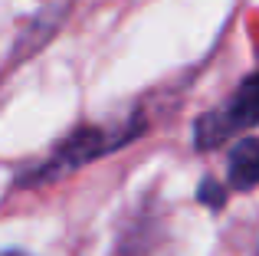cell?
Returning <instances> with one entry per match:
<instances>
[{
	"mask_svg": "<svg viewBox=\"0 0 259 256\" xmlns=\"http://www.w3.org/2000/svg\"><path fill=\"white\" fill-rule=\"evenodd\" d=\"M0 256H23V253H0Z\"/></svg>",
	"mask_w": 259,
	"mask_h": 256,
	"instance_id": "5b68a950",
	"label": "cell"
},
{
	"mask_svg": "<svg viewBox=\"0 0 259 256\" xmlns=\"http://www.w3.org/2000/svg\"><path fill=\"white\" fill-rule=\"evenodd\" d=\"M230 187L236 191H249V187L259 184V138H246L230 151Z\"/></svg>",
	"mask_w": 259,
	"mask_h": 256,
	"instance_id": "3957f363",
	"label": "cell"
},
{
	"mask_svg": "<svg viewBox=\"0 0 259 256\" xmlns=\"http://www.w3.org/2000/svg\"><path fill=\"white\" fill-rule=\"evenodd\" d=\"M253 125H259V72L243 79L240 89L227 99V105L197 118L194 138H197V148H217L230 135L243 132V128H253Z\"/></svg>",
	"mask_w": 259,
	"mask_h": 256,
	"instance_id": "6da1fadb",
	"label": "cell"
},
{
	"mask_svg": "<svg viewBox=\"0 0 259 256\" xmlns=\"http://www.w3.org/2000/svg\"><path fill=\"white\" fill-rule=\"evenodd\" d=\"M200 200L210 207H223V200H227V191H223L217 181H203L200 184Z\"/></svg>",
	"mask_w": 259,
	"mask_h": 256,
	"instance_id": "277c9868",
	"label": "cell"
},
{
	"mask_svg": "<svg viewBox=\"0 0 259 256\" xmlns=\"http://www.w3.org/2000/svg\"><path fill=\"white\" fill-rule=\"evenodd\" d=\"M132 135H138V125L135 122L125 125V128H79L76 135H69V138L53 151L50 164H46L36 178L50 181V178H56V174H63V171H72V167H79V164H89V161H95L99 154H108L112 148L125 145Z\"/></svg>",
	"mask_w": 259,
	"mask_h": 256,
	"instance_id": "7a4b0ae2",
	"label": "cell"
}]
</instances>
